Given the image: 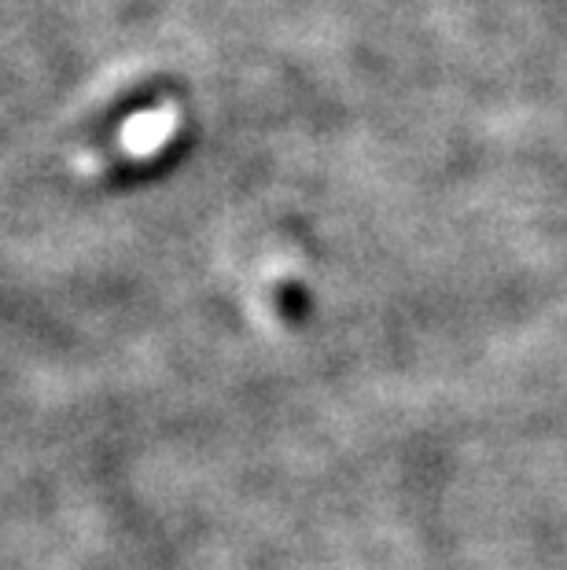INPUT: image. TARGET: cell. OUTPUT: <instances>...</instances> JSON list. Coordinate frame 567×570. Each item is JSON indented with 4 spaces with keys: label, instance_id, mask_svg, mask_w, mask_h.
<instances>
[{
    "label": "cell",
    "instance_id": "cell-1",
    "mask_svg": "<svg viewBox=\"0 0 567 570\" xmlns=\"http://www.w3.org/2000/svg\"><path fill=\"white\" fill-rule=\"evenodd\" d=\"M177 126H180V111L174 104L148 107V111L133 115L129 122L118 129V155L129 163L151 159V155H159L166 144L174 140Z\"/></svg>",
    "mask_w": 567,
    "mask_h": 570
}]
</instances>
